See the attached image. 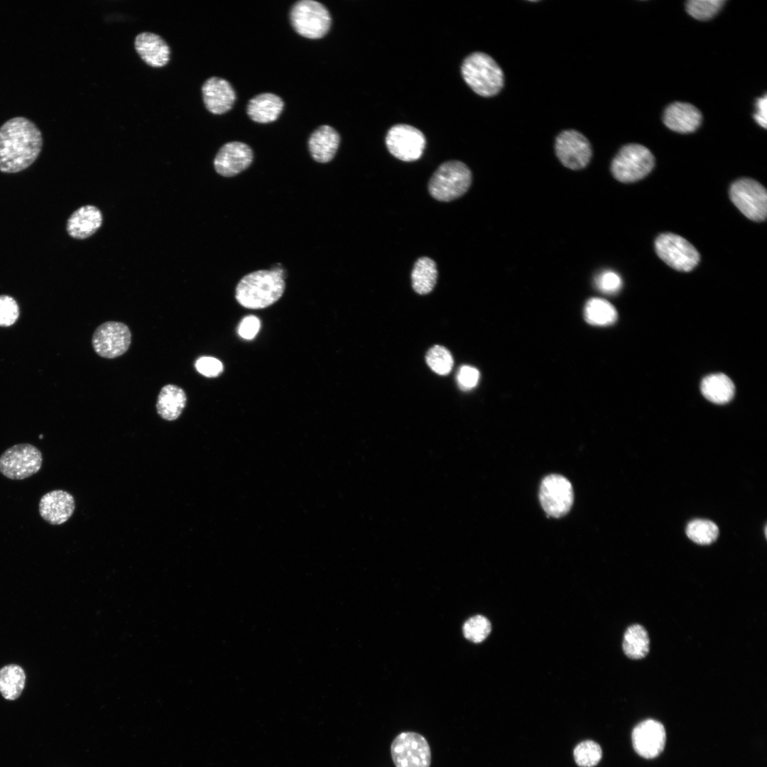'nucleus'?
Masks as SVG:
<instances>
[{"mask_svg": "<svg viewBox=\"0 0 767 767\" xmlns=\"http://www.w3.org/2000/svg\"><path fill=\"white\" fill-rule=\"evenodd\" d=\"M43 146L42 134L31 120L18 116L0 127V171L20 172L38 158Z\"/></svg>", "mask_w": 767, "mask_h": 767, "instance_id": "1", "label": "nucleus"}, {"mask_svg": "<svg viewBox=\"0 0 767 767\" xmlns=\"http://www.w3.org/2000/svg\"><path fill=\"white\" fill-rule=\"evenodd\" d=\"M283 272L281 268L276 267L244 276L236 288V300L241 305L250 309H261L272 305L284 292Z\"/></svg>", "mask_w": 767, "mask_h": 767, "instance_id": "2", "label": "nucleus"}, {"mask_svg": "<svg viewBox=\"0 0 767 767\" xmlns=\"http://www.w3.org/2000/svg\"><path fill=\"white\" fill-rule=\"evenodd\" d=\"M461 72L469 87L482 97L496 94L504 85L501 67L491 56L482 52L468 55L462 62Z\"/></svg>", "mask_w": 767, "mask_h": 767, "instance_id": "3", "label": "nucleus"}, {"mask_svg": "<svg viewBox=\"0 0 767 767\" xmlns=\"http://www.w3.org/2000/svg\"><path fill=\"white\" fill-rule=\"evenodd\" d=\"M472 183L468 166L459 161L442 163L432 175L428 190L437 200L450 202L462 196Z\"/></svg>", "mask_w": 767, "mask_h": 767, "instance_id": "4", "label": "nucleus"}, {"mask_svg": "<svg viewBox=\"0 0 767 767\" xmlns=\"http://www.w3.org/2000/svg\"><path fill=\"white\" fill-rule=\"evenodd\" d=\"M654 165V156L648 148L631 143L623 146L614 158L611 171L617 180L633 183L650 173Z\"/></svg>", "mask_w": 767, "mask_h": 767, "instance_id": "5", "label": "nucleus"}, {"mask_svg": "<svg viewBox=\"0 0 767 767\" xmlns=\"http://www.w3.org/2000/svg\"><path fill=\"white\" fill-rule=\"evenodd\" d=\"M290 21L299 35L310 39L325 36L332 22L327 9L322 4L313 0L295 2L290 9Z\"/></svg>", "mask_w": 767, "mask_h": 767, "instance_id": "6", "label": "nucleus"}, {"mask_svg": "<svg viewBox=\"0 0 767 767\" xmlns=\"http://www.w3.org/2000/svg\"><path fill=\"white\" fill-rule=\"evenodd\" d=\"M658 257L671 268L683 272L694 269L700 260L696 248L685 238L673 234L663 233L654 242Z\"/></svg>", "mask_w": 767, "mask_h": 767, "instance_id": "7", "label": "nucleus"}, {"mask_svg": "<svg viewBox=\"0 0 767 767\" xmlns=\"http://www.w3.org/2000/svg\"><path fill=\"white\" fill-rule=\"evenodd\" d=\"M42 463V454L38 447L29 443H20L1 455L0 472L8 479L21 480L36 474Z\"/></svg>", "mask_w": 767, "mask_h": 767, "instance_id": "8", "label": "nucleus"}, {"mask_svg": "<svg viewBox=\"0 0 767 767\" xmlns=\"http://www.w3.org/2000/svg\"><path fill=\"white\" fill-rule=\"evenodd\" d=\"M731 202L740 212L754 222L764 221L767 216V192L764 186L751 178H740L729 188Z\"/></svg>", "mask_w": 767, "mask_h": 767, "instance_id": "9", "label": "nucleus"}, {"mask_svg": "<svg viewBox=\"0 0 767 767\" xmlns=\"http://www.w3.org/2000/svg\"><path fill=\"white\" fill-rule=\"evenodd\" d=\"M391 758L396 767H430V748L421 734L405 731L399 734L391 745Z\"/></svg>", "mask_w": 767, "mask_h": 767, "instance_id": "10", "label": "nucleus"}, {"mask_svg": "<svg viewBox=\"0 0 767 767\" xmlns=\"http://www.w3.org/2000/svg\"><path fill=\"white\" fill-rule=\"evenodd\" d=\"M539 498L544 511L554 518H560L571 508L574 493L571 483L560 474H550L543 478Z\"/></svg>", "mask_w": 767, "mask_h": 767, "instance_id": "11", "label": "nucleus"}, {"mask_svg": "<svg viewBox=\"0 0 767 767\" xmlns=\"http://www.w3.org/2000/svg\"><path fill=\"white\" fill-rule=\"evenodd\" d=\"M425 144L424 134L417 128L408 124L393 126L386 136V145L391 154L406 162L419 159Z\"/></svg>", "mask_w": 767, "mask_h": 767, "instance_id": "12", "label": "nucleus"}, {"mask_svg": "<svg viewBox=\"0 0 767 767\" xmlns=\"http://www.w3.org/2000/svg\"><path fill=\"white\" fill-rule=\"evenodd\" d=\"M131 342V333L126 325L109 321L94 331L92 343L95 352L102 357L113 359L124 354Z\"/></svg>", "mask_w": 767, "mask_h": 767, "instance_id": "13", "label": "nucleus"}, {"mask_svg": "<svg viewBox=\"0 0 767 767\" xmlns=\"http://www.w3.org/2000/svg\"><path fill=\"white\" fill-rule=\"evenodd\" d=\"M556 156L565 167L579 170L589 162L592 148L589 141L575 130L562 131L556 138Z\"/></svg>", "mask_w": 767, "mask_h": 767, "instance_id": "14", "label": "nucleus"}, {"mask_svg": "<svg viewBox=\"0 0 767 767\" xmlns=\"http://www.w3.org/2000/svg\"><path fill=\"white\" fill-rule=\"evenodd\" d=\"M253 158L250 146L243 142L231 141L219 148L214 159V167L219 175L232 177L249 168Z\"/></svg>", "mask_w": 767, "mask_h": 767, "instance_id": "15", "label": "nucleus"}, {"mask_svg": "<svg viewBox=\"0 0 767 767\" xmlns=\"http://www.w3.org/2000/svg\"><path fill=\"white\" fill-rule=\"evenodd\" d=\"M632 741L635 751L640 756L646 758H655L665 746L664 727L653 719L641 722L633 730Z\"/></svg>", "mask_w": 767, "mask_h": 767, "instance_id": "16", "label": "nucleus"}, {"mask_svg": "<svg viewBox=\"0 0 767 767\" xmlns=\"http://www.w3.org/2000/svg\"><path fill=\"white\" fill-rule=\"evenodd\" d=\"M75 508L74 497L62 489L53 490L45 494L38 504L40 517L54 526L65 523L73 514Z\"/></svg>", "mask_w": 767, "mask_h": 767, "instance_id": "17", "label": "nucleus"}, {"mask_svg": "<svg viewBox=\"0 0 767 767\" xmlns=\"http://www.w3.org/2000/svg\"><path fill=\"white\" fill-rule=\"evenodd\" d=\"M202 94L206 109L214 114L227 112L236 100V93L230 83L218 77L206 80L202 86Z\"/></svg>", "mask_w": 767, "mask_h": 767, "instance_id": "18", "label": "nucleus"}, {"mask_svg": "<svg viewBox=\"0 0 767 767\" xmlns=\"http://www.w3.org/2000/svg\"><path fill=\"white\" fill-rule=\"evenodd\" d=\"M134 46L141 59L152 67L166 65L170 55V49L165 40L152 32L138 33L134 40Z\"/></svg>", "mask_w": 767, "mask_h": 767, "instance_id": "19", "label": "nucleus"}, {"mask_svg": "<svg viewBox=\"0 0 767 767\" xmlns=\"http://www.w3.org/2000/svg\"><path fill=\"white\" fill-rule=\"evenodd\" d=\"M702 114L692 104L677 102L665 110L663 122L670 130L688 134L695 131L700 125Z\"/></svg>", "mask_w": 767, "mask_h": 767, "instance_id": "20", "label": "nucleus"}, {"mask_svg": "<svg viewBox=\"0 0 767 767\" xmlns=\"http://www.w3.org/2000/svg\"><path fill=\"white\" fill-rule=\"evenodd\" d=\"M339 143L338 132L329 125H322L310 134L308 145L312 158L317 162L325 163L334 157Z\"/></svg>", "mask_w": 767, "mask_h": 767, "instance_id": "21", "label": "nucleus"}, {"mask_svg": "<svg viewBox=\"0 0 767 767\" xmlns=\"http://www.w3.org/2000/svg\"><path fill=\"white\" fill-rule=\"evenodd\" d=\"M102 223L100 210L93 205H85L71 214L67 220V231L70 236L83 239L95 233Z\"/></svg>", "mask_w": 767, "mask_h": 767, "instance_id": "22", "label": "nucleus"}, {"mask_svg": "<svg viewBox=\"0 0 767 767\" xmlns=\"http://www.w3.org/2000/svg\"><path fill=\"white\" fill-rule=\"evenodd\" d=\"M283 107L284 102L279 96L266 92L257 94L249 101L246 112L252 121L266 124L276 121Z\"/></svg>", "mask_w": 767, "mask_h": 767, "instance_id": "23", "label": "nucleus"}, {"mask_svg": "<svg viewBox=\"0 0 767 767\" xmlns=\"http://www.w3.org/2000/svg\"><path fill=\"white\" fill-rule=\"evenodd\" d=\"M186 403L187 396L182 388L173 384L165 385L158 396L157 413L165 420H175L182 413Z\"/></svg>", "mask_w": 767, "mask_h": 767, "instance_id": "24", "label": "nucleus"}, {"mask_svg": "<svg viewBox=\"0 0 767 767\" xmlns=\"http://www.w3.org/2000/svg\"><path fill=\"white\" fill-rule=\"evenodd\" d=\"M705 398L709 401L724 404L734 397L735 387L732 381L725 374H713L705 377L700 386Z\"/></svg>", "mask_w": 767, "mask_h": 767, "instance_id": "25", "label": "nucleus"}, {"mask_svg": "<svg viewBox=\"0 0 767 767\" xmlns=\"http://www.w3.org/2000/svg\"><path fill=\"white\" fill-rule=\"evenodd\" d=\"M437 278L435 262L426 256L418 259L411 272L413 290L418 294H428L434 288Z\"/></svg>", "mask_w": 767, "mask_h": 767, "instance_id": "26", "label": "nucleus"}, {"mask_svg": "<svg viewBox=\"0 0 767 767\" xmlns=\"http://www.w3.org/2000/svg\"><path fill=\"white\" fill-rule=\"evenodd\" d=\"M25 681V673L19 665H8L0 670V692L6 700L17 699L23 690Z\"/></svg>", "mask_w": 767, "mask_h": 767, "instance_id": "27", "label": "nucleus"}, {"mask_svg": "<svg viewBox=\"0 0 767 767\" xmlns=\"http://www.w3.org/2000/svg\"><path fill=\"white\" fill-rule=\"evenodd\" d=\"M584 314L588 323L597 326L611 325L618 317L614 306L607 300L599 298H591L587 302Z\"/></svg>", "mask_w": 767, "mask_h": 767, "instance_id": "28", "label": "nucleus"}, {"mask_svg": "<svg viewBox=\"0 0 767 767\" xmlns=\"http://www.w3.org/2000/svg\"><path fill=\"white\" fill-rule=\"evenodd\" d=\"M649 643L646 630L639 624H633L625 631L622 647L629 658L641 659L648 654Z\"/></svg>", "mask_w": 767, "mask_h": 767, "instance_id": "29", "label": "nucleus"}, {"mask_svg": "<svg viewBox=\"0 0 767 767\" xmlns=\"http://www.w3.org/2000/svg\"><path fill=\"white\" fill-rule=\"evenodd\" d=\"M686 534L697 544L709 545L717 538L719 529L717 526L710 521L695 519L687 526Z\"/></svg>", "mask_w": 767, "mask_h": 767, "instance_id": "30", "label": "nucleus"}, {"mask_svg": "<svg viewBox=\"0 0 767 767\" xmlns=\"http://www.w3.org/2000/svg\"><path fill=\"white\" fill-rule=\"evenodd\" d=\"M425 360L429 367L440 375L448 374L453 366V358L450 351L442 346L435 345L426 354Z\"/></svg>", "mask_w": 767, "mask_h": 767, "instance_id": "31", "label": "nucleus"}, {"mask_svg": "<svg viewBox=\"0 0 767 767\" xmlns=\"http://www.w3.org/2000/svg\"><path fill=\"white\" fill-rule=\"evenodd\" d=\"M725 1V0H690L686 3V10L692 17L705 21L714 16Z\"/></svg>", "mask_w": 767, "mask_h": 767, "instance_id": "32", "label": "nucleus"}, {"mask_svg": "<svg viewBox=\"0 0 767 767\" xmlns=\"http://www.w3.org/2000/svg\"><path fill=\"white\" fill-rule=\"evenodd\" d=\"M602 749L598 744L587 740L579 744L574 750V758L581 767L596 766L602 758Z\"/></svg>", "mask_w": 767, "mask_h": 767, "instance_id": "33", "label": "nucleus"}, {"mask_svg": "<svg viewBox=\"0 0 767 767\" xmlns=\"http://www.w3.org/2000/svg\"><path fill=\"white\" fill-rule=\"evenodd\" d=\"M491 629V624L486 617L476 615L464 624L462 631L467 639L474 643H479L489 636Z\"/></svg>", "mask_w": 767, "mask_h": 767, "instance_id": "34", "label": "nucleus"}, {"mask_svg": "<svg viewBox=\"0 0 767 767\" xmlns=\"http://www.w3.org/2000/svg\"><path fill=\"white\" fill-rule=\"evenodd\" d=\"M594 283L601 292L613 295L619 291L622 286L620 276L613 271H604L597 276Z\"/></svg>", "mask_w": 767, "mask_h": 767, "instance_id": "35", "label": "nucleus"}, {"mask_svg": "<svg viewBox=\"0 0 767 767\" xmlns=\"http://www.w3.org/2000/svg\"><path fill=\"white\" fill-rule=\"evenodd\" d=\"M18 306L14 299L9 295H0V326L13 325L18 319Z\"/></svg>", "mask_w": 767, "mask_h": 767, "instance_id": "36", "label": "nucleus"}, {"mask_svg": "<svg viewBox=\"0 0 767 767\" xmlns=\"http://www.w3.org/2000/svg\"><path fill=\"white\" fill-rule=\"evenodd\" d=\"M479 376V372L476 368L467 365L461 366L457 374L459 387L463 391L471 390L477 386Z\"/></svg>", "mask_w": 767, "mask_h": 767, "instance_id": "37", "label": "nucleus"}, {"mask_svg": "<svg viewBox=\"0 0 767 767\" xmlns=\"http://www.w3.org/2000/svg\"><path fill=\"white\" fill-rule=\"evenodd\" d=\"M195 366L198 372L207 377H216L223 371L222 362L210 357H200L196 361Z\"/></svg>", "mask_w": 767, "mask_h": 767, "instance_id": "38", "label": "nucleus"}, {"mask_svg": "<svg viewBox=\"0 0 767 767\" xmlns=\"http://www.w3.org/2000/svg\"><path fill=\"white\" fill-rule=\"evenodd\" d=\"M259 328V320L254 315H249L241 320L239 326L238 332L241 337L246 339H251L257 334Z\"/></svg>", "mask_w": 767, "mask_h": 767, "instance_id": "39", "label": "nucleus"}, {"mask_svg": "<svg viewBox=\"0 0 767 767\" xmlns=\"http://www.w3.org/2000/svg\"><path fill=\"white\" fill-rule=\"evenodd\" d=\"M756 112L754 114L756 122L761 127L766 129L767 125V96L757 99L756 102Z\"/></svg>", "mask_w": 767, "mask_h": 767, "instance_id": "40", "label": "nucleus"}]
</instances>
